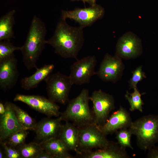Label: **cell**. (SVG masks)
<instances>
[{
    "instance_id": "cell-1",
    "label": "cell",
    "mask_w": 158,
    "mask_h": 158,
    "mask_svg": "<svg viewBox=\"0 0 158 158\" xmlns=\"http://www.w3.org/2000/svg\"><path fill=\"white\" fill-rule=\"evenodd\" d=\"M83 28L73 27L61 19L53 36L46 44L53 47L55 53L64 58L77 59L84 42Z\"/></svg>"
},
{
    "instance_id": "cell-2",
    "label": "cell",
    "mask_w": 158,
    "mask_h": 158,
    "mask_svg": "<svg viewBox=\"0 0 158 158\" xmlns=\"http://www.w3.org/2000/svg\"><path fill=\"white\" fill-rule=\"evenodd\" d=\"M46 30L44 22L37 16H34L27 38L20 50L24 64L29 70L38 68L37 61L46 44Z\"/></svg>"
},
{
    "instance_id": "cell-3",
    "label": "cell",
    "mask_w": 158,
    "mask_h": 158,
    "mask_svg": "<svg viewBox=\"0 0 158 158\" xmlns=\"http://www.w3.org/2000/svg\"><path fill=\"white\" fill-rule=\"evenodd\" d=\"M90 97L88 90L83 89L77 97L69 102L66 110L60 113L62 121L71 122L78 128L96 124L89 106Z\"/></svg>"
},
{
    "instance_id": "cell-4",
    "label": "cell",
    "mask_w": 158,
    "mask_h": 158,
    "mask_svg": "<svg viewBox=\"0 0 158 158\" xmlns=\"http://www.w3.org/2000/svg\"><path fill=\"white\" fill-rule=\"evenodd\" d=\"M128 128L142 150H148L158 143V114L143 116L133 121Z\"/></svg>"
},
{
    "instance_id": "cell-5",
    "label": "cell",
    "mask_w": 158,
    "mask_h": 158,
    "mask_svg": "<svg viewBox=\"0 0 158 158\" xmlns=\"http://www.w3.org/2000/svg\"><path fill=\"white\" fill-rule=\"evenodd\" d=\"M79 128V138L77 155L107 146L109 141L96 124Z\"/></svg>"
},
{
    "instance_id": "cell-6",
    "label": "cell",
    "mask_w": 158,
    "mask_h": 158,
    "mask_svg": "<svg viewBox=\"0 0 158 158\" xmlns=\"http://www.w3.org/2000/svg\"><path fill=\"white\" fill-rule=\"evenodd\" d=\"M44 80L50 99L63 104L68 102L69 92L73 85L69 76L57 72L51 73Z\"/></svg>"
},
{
    "instance_id": "cell-7",
    "label": "cell",
    "mask_w": 158,
    "mask_h": 158,
    "mask_svg": "<svg viewBox=\"0 0 158 158\" xmlns=\"http://www.w3.org/2000/svg\"><path fill=\"white\" fill-rule=\"evenodd\" d=\"M90 99L92 103L95 124L101 126L105 123L110 113L115 108L114 98L112 95L99 90L94 91Z\"/></svg>"
},
{
    "instance_id": "cell-8",
    "label": "cell",
    "mask_w": 158,
    "mask_h": 158,
    "mask_svg": "<svg viewBox=\"0 0 158 158\" xmlns=\"http://www.w3.org/2000/svg\"><path fill=\"white\" fill-rule=\"evenodd\" d=\"M104 13V8L96 4L87 8H76L72 10H62L61 19H72L83 28L91 25L96 21L102 18Z\"/></svg>"
},
{
    "instance_id": "cell-9",
    "label": "cell",
    "mask_w": 158,
    "mask_h": 158,
    "mask_svg": "<svg viewBox=\"0 0 158 158\" xmlns=\"http://www.w3.org/2000/svg\"><path fill=\"white\" fill-rule=\"evenodd\" d=\"M97 62L95 56H89L77 59L70 67L69 75L73 85H81L88 83L95 71Z\"/></svg>"
},
{
    "instance_id": "cell-10",
    "label": "cell",
    "mask_w": 158,
    "mask_h": 158,
    "mask_svg": "<svg viewBox=\"0 0 158 158\" xmlns=\"http://www.w3.org/2000/svg\"><path fill=\"white\" fill-rule=\"evenodd\" d=\"M13 100L23 102L48 117H58L60 114L59 107L49 98L43 96L17 94L14 97Z\"/></svg>"
},
{
    "instance_id": "cell-11",
    "label": "cell",
    "mask_w": 158,
    "mask_h": 158,
    "mask_svg": "<svg viewBox=\"0 0 158 158\" xmlns=\"http://www.w3.org/2000/svg\"><path fill=\"white\" fill-rule=\"evenodd\" d=\"M142 52L141 39L132 32H127L118 39L116 46L115 55L121 59L135 58Z\"/></svg>"
},
{
    "instance_id": "cell-12",
    "label": "cell",
    "mask_w": 158,
    "mask_h": 158,
    "mask_svg": "<svg viewBox=\"0 0 158 158\" xmlns=\"http://www.w3.org/2000/svg\"><path fill=\"white\" fill-rule=\"evenodd\" d=\"M17 60L13 55L0 61V88L6 91L13 88L18 80Z\"/></svg>"
},
{
    "instance_id": "cell-13",
    "label": "cell",
    "mask_w": 158,
    "mask_h": 158,
    "mask_svg": "<svg viewBox=\"0 0 158 158\" xmlns=\"http://www.w3.org/2000/svg\"><path fill=\"white\" fill-rule=\"evenodd\" d=\"M6 111L0 116V141H4L15 133L25 130L19 123L15 114L13 103L6 102Z\"/></svg>"
},
{
    "instance_id": "cell-14",
    "label": "cell",
    "mask_w": 158,
    "mask_h": 158,
    "mask_svg": "<svg viewBox=\"0 0 158 158\" xmlns=\"http://www.w3.org/2000/svg\"><path fill=\"white\" fill-rule=\"evenodd\" d=\"M123 66L120 58L107 53L101 62L96 75L103 80L114 82L121 74Z\"/></svg>"
},
{
    "instance_id": "cell-15",
    "label": "cell",
    "mask_w": 158,
    "mask_h": 158,
    "mask_svg": "<svg viewBox=\"0 0 158 158\" xmlns=\"http://www.w3.org/2000/svg\"><path fill=\"white\" fill-rule=\"evenodd\" d=\"M132 122L129 113L124 108L120 106L118 110L111 114L103 126H98L107 135L121 129L129 128Z\"/></svg>"
},
{
    "instance_id": "cell-16",
    "label": "cell",
    "mask_w": 158,
    "mask_h": 158,
    "mask_svg": "<svg viewBox=\"0 0 158 158\" xmlns=\"http://www.w3.org/2000/svg\"><path fill=\"white\" fill-rule=\"evenodd\" d=\"M60 116L56 118L49 117L42 120L37 125L35 130L39 143L58 138L62 125Z\"/></svg>"
},
{
    "instance_id": "cell-17",
    "label": "cell",
    "mask_w": 158,
    "mask_h": 158,
    "mask_svg": "<svg viewBox=\"0 0 158 158\" xmlns=\"http://www.w3.org/2000/svg\"><path fill=\"white\" fill-rule=\"evenodd\" d=\"M83 158H129L126 148L121 147L117 143L109 141L105 147L91 151L78 155Z\"/></svg>"
},
{
    "instance_id": "cell-18",
    "label": "cell",
    "mask_w": 158,
    "mask_h": 158,
    "mask_svg": "<svg viewBox=\"0 0 158 158\" xmlns=\"http://www.w3.org/2000/svg\"><path fill=\"white\" fill-rule=\"evenodd\" d=\"M66 146L69 151L78 152L79 128L73 123L66 121L62 125L58 138Z\"/></svg>"
},
{
    "instance_id": "cell-19",
    "label": "cell",
    "mask_w": 158,
    "mask_h": 158,
    "mask_svg": "<svg viewBox=\"0 0 158 158\" xmlns=\"http://www.w3.org/2000/svg\"><path fill=\"white\" fill-rule=\"evenodd\" d=\"M54 68L53 64L45 65L36 69V71L30 76L25 77L21 80L22 87L25 90H29L36 87L38 84L51 73Z\"/></svg>"
},
{
    "instance_id": "cell-20",
    "label": "cell",
    "mask_w": 158,
    "mask_h": 158,
    "mask_svg": "<svg viewBox=\"0 0 158 158\" xmlns=\"http://www.w3.org/2000/svg\"><path fill=\"white\" fill-rule=\"evenodd\" d=\"M43 149L50 153L54 158H73L68 152L65 144L58 138L40 143Z\"/></svg>"
},
{
    "instance_id": "cell-21",
    "label": "cell",
    "mask_w": 158,
    "mask_h": 158,
    "mask_svg": "<svg viewBox=\"0 0 158 158\" xmlns=\"http://www.w3.org/2000/svg\"><path fill=\"white\" fill-rule=\"evenodd\" d=\"M16 11H9L0 19V41L8 40L14 37L13 27Z\"/></svg>"
},
{
    "instance_id": "cell-22",
    "label": "cell",
    "mask_w": 158,
    "mask_h": 158,
    "mask_svg": "<svg viewBox=\"0 0 158 158\" xmlns=\"http://www.w3.org/2000/svg\"><path fill=\"white\" fill-rule=\"evenodd\" d=\"M15 114L21 126L25 130H35L37 125L35 120L25 111L13 103Z\"/></svg>"
},
{
    "instance_id": "cell-23",
    "label": "cell",
    "mask_w": 158,
    "mask_h": 158,
    "mask_svg": "<svg viewBox=\"0 0 158 158\" xmlns=\"http://www.w3.org/2000/svg\"><path fill=\"white\" fill-rule=\"evenodd\" d=\"M17 148L23 158H37L44 150L40 143L36 142L25 143Z\"/></svg>"
},
{
    "instance_id": "cell-24",
    "label": "cell",
    "mask_w": 158,
    "mask_h": 158,
    "mask_svg": "<svg viewBox=\"0 0 158 158\" xmlns=\"http://www.w3.org/2000/svg\"><path fill=\"white\" fill-rule=\"evenodd\" d=\"M133 89V92L130 93L127 92L125 95L126 99L130 104V110L133 111L137 110L142 112V106L144 104V103L141 98V95L137 87L134 88Z\"/></svg>"
},
{
    "instance_id": "cell-25",
    "label": "cell",
    "mask_w": 158,
    "mask_h": 158,
    "mask_svg": "<svg viewBox=\"0 0 158 158\" xmlns=\"http://www.w3.org/2000/svg\"><path fill=\"white\" fill-rule=\"evenodd\" d=\"M116 138L118 144L121 147L129 148L133 150L131 143V137L133 135L128 128H124L116 132Z\"/></svg>"
},
{
    "instance_id": "cell-26",
    "label": "cell",
    "mask_w": 158,
    "mask_h": 158,
    "mask_svg": "<svg viewBox=\"0 0 158 158\" xmlns=\"http://www.w3.org/2000/svg\"><path fill=\"white\" fill-rule=\"evenodd\" d=\"M27 130H23L15 133L7 138L6 141L5 142L9 146L18 147L25 143V139L28 133Z\"/></svg>"
},
{
    "instance_id": "cell-27",
    "label": "cell",
    "mask_w": 158,
    "mask_h": 158,
    "mask_svg": "<svg viewBox=\"0 0 158 158\" xmlns=\"http://www.w3.org/2000/svg\"><path fill=\"white\" fill-rule=\"evenodd\" d=\"M21 47L14 46L8 40L0 41V61L14 55V52L20 50Z\"/></svg>"
},
{
    "instance_id": "cell-28",
    "label": "cell",
    "mask_w": 158,
    "mask_h": 158,
    "mask_svg": "<svg viewBox=\"0 0 158 158\" xmlns=\"http://www.w3.org/2000/svg\"><path fill=\"white\" fill-rule=\"evenodd\" d=\"M0 144L5 154L6 158H22L19 150L17 148L8 146L4 141L1 142Z\"/></svg>"
},
{
    "instance_id": "cell-29",
    "label": "cell",
    "mask_w": 158,
    "mask_h": 158,
    "mask_svg": "<svg viewBox=\"0 0 158 158\" xmlns=\"http://www.w3.org/2000/svg\"><path fill=\"white\" fill-rule=\"evenodd\" d=\"M133 76L130 79V83L131 88L136 87V85L139 82L142 80L146 76L145 73L142 71V67L137 68L133 72Z\"/></svg>"
},
{
    "instance_id": "cell-30",
    "label": "cell",
    "mask_w": 158,
    "mask_h": 158,
    "mask_svg": "<svg viewBox=\"0 0 158 158\" xmlns=\"http://www.w3.org/2000/svg\"><path fill=\"white\" fill-rule=\"evenodd\" d=\"M147 157L158 158V146L155 145L148 150Z\"/></svg>"
},
{
    "instance_id": "cell-31",
    "label": "cell",
    "mask_w": 158,
    "mask_h": 158,
    "mask_svg": "<svg viewBox=\"0 0 158 158\" xmlns=\"http://www.w3.org/2000/svg\"><path fill=\"white\" fill-rule=\"evenodd\" d=\"M37 158H54V157L50 153L43 150L39 154Z\"/></svg>"
},
{
    "instance_id": "cell-32",
    "label": "cell",
    "mask_w": 158,
    "mask_h": 158,
    "mask_svg": "<svg viewBox=\"0 0 158 158\" xmlns=\"http://www.w3.org/2000/svg\"><path fill=\"white\" fill-rule=\"evenodd\" d=\"M72 1H81L84 2V4L87 3L90 6H93L96 5V0H70Z\"/></svg>"
},
{
    "instance_id": "cell-33",
    "label": "cell",
    "mask_w": 158,
    "mask_h": 158,
    "mask_svg": "<svg viewBox=\"0 0 158 158\" xmlns=\"http://www.w3.org/2000/svg\"><path fill=\"white\" fill-rule=\"evenodd\" d=\"M6 111L5 108L4 104L2 102L0 103V116L4 114Z\"/></svg>"
},
{
    "instance_id": "cell-34",
    "label": "cell",
    "mask_w": 158,
    "mask_h": 158,
    "mask_svg": "<svg viewBox=\"0 0 158 158\" xmlns=\"http://www.w3.org/2000/svg\"><path fill=\"white\" fill-rule=\"evenodd\" d=\"M0 148V158H6V156L4 150Z\"/></svg>"
}]
</instances>
